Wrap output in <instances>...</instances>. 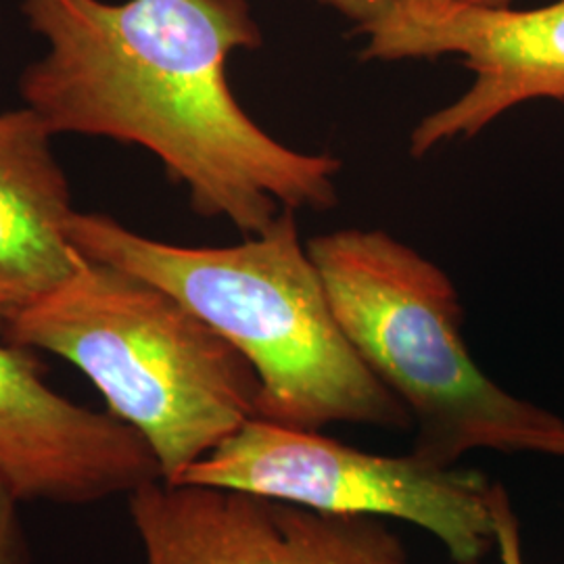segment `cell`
I'll list each match as a JSON object with an SVG mask.
<instances>
[{"instance_id": "obj_3", "label": "cell", "mask_w": 564, "mask_h": 564, "mask_svg": "<svg viewBox=\"0 0 564 564\" xmlns=\"http://www.w3.org/2000/svg\"><path fill=\"white\" fill-rule=\"evenodd\" d=\"M0 337L74 364L151 445L167 484L260 414L262 383L241 351L160 284L111 263L82 256Z\"/></svg>"}, {"instance_id": "obj_6", "label": "cell", "mask_w": 564, "mask_h": 564, "mask_svg": "<svg viewBox=\"0 0 564 564\" xmlns=\"http://www.w3.org/2000/svg\"><path fill=\"white\" fill-rule=\"evenodd\" d=\"M364 61L460 57L475 74L463 95L431 111L410 134L421 160L458 139H473L512 107L564 101V0L517 11L452 0H402L383 20L358 30Z\"/></svg>"}, {"instance_id": "obj_5", "label": "cell", "mask_w": 564, "mask_h": 564, "mask_svg": "<svg viewBox=\"0 0 564 564\" xmlns=\"http://www.w3.org/2000/svg\"><path fill=\"white\" fill-rule=\"evenodd\" d=\"M176 484L223 487L328 514L398 519L444 544L452 563L481 564L496 550L489 484L477 470L379 456L321 431L249 419Z\"/></svg>"}, {"instance_id": "obj_1", "label": "cell", "mask_w": 564, "mask_h": 564, "mask_svg": "<svg viewBox=\"0 0 564 564\" xmlns=\"http://www.w3.org/2000/svg\"><path fill=\"white\" fill-rule=\"evenodd\" d=\"M46 51L21 99L53 137L137 144L182 184L195 214L245 237L282 209L328 212L341 162L286 147L237 101L226 63L262 46L247 0H21Z\"/></svg>"}, {"instance_id": "obj_4", "label": "cell", "mask_w": 564, "mask_h": 564, "mask_svg": "<svg viewBox=\"0 0 564 564\" xmlns=\"http://www.w3.org/2000/svg\"><path fill=\"white\" fill-rule=\"evenodd\" d=\"M305 245L343 333L408 408L414 456L440 466L473 449L564 458L563 419L510 395L470 358L458 291L437 263L379 228Z\"/></svg>"}, {"instance_id": "obj_8", "label": "cell", "mask_w": 564, "mask_h": 564, "mask_svg": "<svg viewBox=\"0 0 564 564\" xmlns=\"http://www.w3.org/2000/svg\"><path fill=\"white\" fill-rule=\"evenodd\" d=\"M158 479L137 429L63 398L30 349L0 343V481L21 505H97Z\"/></svg>"}, {"instance_id": "obj_2", "label": "cell", "mask_w": 564, "mask_h": 564, "mask_svg": "<svg viewBox=\"0 0 564 564\" xmlns=\"http://www.w3.org/2000/svg\"><path fill=\"white\" fill-rule=\"evenodd\" d=\"M67 239L86 260L160 284L235 345L262 383L258 419L305 431L414 426L343 333L295 212L282 209L265 230L228 247L155 241L80 212L67 223Z\"/></svg>"}, {"instance_id": "obj_10", "label": "cell", "mask_w": 564, "mask_h": 564, "mask_svg": "<svg viewBox=\"0 0 564 564\" xmlns=\"http://www.w3.org/2000/svg\"><path fill=\"white\" fill-rule=\"evenodd\" d=\"M20 500L0 481V564H30V544Z\"/></svg>"}, {"instance_id": "obj_13", "label": "cell", "mask_w": 564, "mask_h": 564, "mask_svg": "<svg viewBox=\"0 0 564 564\" xmlns=\"http://www.w3.org/2000/svg\"><path fill=\"white\" fill-rule=\"evenodd\" d=\"M460 4H473V7H510L512 0H452Z\"/></svg>"}, {"instance_id": "obj_9", "label": "cell", "mask_w": 564, "mask_h": 564, "mask_svg": "<svg viewBox=\"0 0 564 564\" xmlns=\"http://www.w3.org/2000/svg\"><path fill=\"white\" fill-rule=\"evenodd\" d=\"M30 107L0 113V330L80 268L67 239L69 181Z\"/></svg>"}, {"instance_id": "obj_11", "label": "cell", "mask_w": 564, "mask_h": 564, "mask_svg": "<svg viewBox=\"0 0 564 564\" xmlns=\"http://www.w3.org/2000/svg\"><path fill=\"white\" fill-rule=\"evenodd\" d=\"M491 508L496 517V544L502 564H524L521 527L512 510L505 485L494 484Z\"/></svg>"}, {"instance_id": "obj_7", "label": "cell", "mask_w": 564, "mask_h": 564, "mask_svg": "<svg viewBox=\"0 0 564 564\" xmlns=\"http://www.w3.org/2000/svg\"><path fill=\"white\" fill-rule=\"evenodd\" d=\"M144 564H414L384 519L237 489L149 481L128 496Z\"/></svg>"}, {"instance_id": "obj_12", "label": "cell", "mask_w": 564, "mask_h": 564, "mask_svg": "<svg viewBox=\"0 0 564 564\" xmlns=\"http://www.w3.org/2000/svg\"><path fill=\"white\" fill-rule=\"evenodd\" d=\"M326 9L343 15L345 20L354 21L358 30L375 21L383 20L402 0H316Z\"/></svg>"}]
</instances>
